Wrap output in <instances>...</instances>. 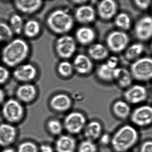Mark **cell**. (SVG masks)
I'll return each instance as SVG.
<instances>
[{
  "mask_svg": "<svg viewBox=\"0 0 152 152\" xmlns=\"http://www.w3.org/2000/svg\"><path fill=\"white\" fill-rule=\"evenodd\" d=\"M111 137L108 133H102L98 139L99 143L102 146L110 144Z\"/></svg>",
  "mask_w": 152,
  "mask_h": 152,
  "instance_id": "38",
  "label": "cell"
},
{
  "mask_svg": "<svg viewBox=\"0 0 152 152\" xmlns=\"http://www.w3.org/2000/svg\"><path fill=\"white\" fill-rule=\"evenodd\" d=\"M72 1L77 4H81L87 1L88 0H71Z\"/></svg>",
  "mask_w": 152,
  "mask_h": 152,
  "instance_id": "43",
  "label": "cell"
},
{
  "mask_svg": "<svg viewBox=\"0 0 152 152\" xmlns=\"http://www.w3.org/2000/svg\"><path fill=\"white\" fill-rule=\"evenodd\" d=\"M16 9L22 13L31 14L38 10L42 4V0H13Z\"/></svg>",
  "mask_w": 152,
  "mask_h": 152,
  "instance_id": "19",
  "label": "cell"
},
{
  "mask_svg": "<svg viewBox=\"0 0 152 152\" xmlns=\"http://www.w3.org/2000/svg\"><path fill=\"white\" fill-rule=\"evenodd\" d=\"M11 74L13 79L20 84L31 83L36 78L37 70L33 64L24 62L13 69Z\"/></svg>",
  "mask_w": 152,
  "mask_h": 152,
  "instance_id": "7",
  "label": "cell"
},
{
  "mask_svg": "<svg viewBox=\"0 0 152 152\" xmlns=\"http://www.w3.org/2000/svg\"><path fill=\"white\" fill-rule=\"evenodd\" d=\"M144 50V46L141 43L133 44L126 48L125 57L128 60L132 61L137 59L142 55Z\"/></svg>",
  "mask_w": 152,
  "mask_h": 152,
  "instance_id": "27",
  "label": "cell"
},
{
  "mask_svg": "<svg viewBox=\"0 0 152 152\" xmlns=\"http://www.w3.org/2000/svg\"><path fill=\"white\" fill-rule=\"evenodd\" d=\"M17 135V130L14 125L8 122L0 124V145L7 146L12 144Z\"/></svg>",
  "mask_w": 152,
  "mask_h": 152,
  "instance_id": "15",
  "label": "cell"
},
{
  "mask_svg": "<svg viewBox=\"0 0 152 152\" xmlns=\"http://www.w3.org/2000/svg\"><path fill=\"white\" fill-rule=\"evenodd\" d=\"M39 23L34 20H30L24 24L23 32L24 35L29 38L36 37L40 31Z\"/></svg>",
  "mask_w": 152,
  "mask_h": 152,
  "instance_id": "26",
  "label": "cell"
},
{
  "mask_svg": "<svg viewBox=\"0 0 152 152\" xmlns=\"http://www.w3.org/2000/svg\"><path fill=\"white\" fill-rule=\"evenodd\" d=\"M77 141L72 135L61 134L55 141L54 148L56 152H75L77 151Z\"/></svg>",
  "mask_w": 152,
  "mask_h": 152,
  "instance_id": "14",
  "label": "cell"
},
{
  "mask_svg": "<svg viewBox=\"0 0 152 152\" xmlns=\"http://www.w3.org/2000/svg\"><path fill=\"white\" fill-rule=\"evenodd\" d=\"M151 50L152 51V42L151 45Z\"/></svg>",
  "mask_w": 152,
  "mask_h": 152,
  "instance_id": "45",
  "label": "cell"
},
{
  "mask_svg": "<svg viewBox=\"0 0 152 152\" xmlns=\"http://www.w3.org/2000/svg\"><path fill=\"white\" fill-rule=\"evenodd\" d=\"M138 134L134 128L126 125L119 129L111 137V145L116 152H124L136 143Z\"/></svg>",
  "mask_w": 152,
  "mask_h": 152,
  "instance_id": "2",
  "label": "cell"
},
{
  "mask_svg": "<svg viewBox=\"0 0 152 152\" xmlns=\"http://www.w3.org/2000/svg\"><path fill=\"white\" fill-rule=\"evenodd\" d=\"M4 1H9V0H4Z\"/></svg>",
  "mask_w": 152,
  "mask_h": 152,
  "instance_id": "47",
  "label": "cell"
},
{
  "mask_svg": "<svg viewBox=\"0 0 152 152\" xmlns=\"http://www.w3.org/2000/svg\"><path fill=\"white\" fill-rule=\"evenodd\" d=\"M118 5L114 0H102L98 6L99 16L104 20H110L117 12Z\"/></svg>",
  "mask_w": 152,
  "mask_h": 152,
  "instance_id": "18",
  "label": "cell"
},
{
  "mask_svg": "<svg viewBox=\"0 0 152 152\" xmlns=\"http://www.w3.org/2000/svg\"><path fill=\"white\" fill-rule=\"evenodd\" d=\"M115 23L116 26L122 30H128L132 26L131 18L125 12L119 13L116 16Z\"/></svg>",
  "mask_w": 152,
  "mask_h": 152,
  "instance_id": "29",
  "label": "cell"
},
{
  "mask_svg": "<svg viewBox=\"0 0 152 152\" xmlns=\"http://www.w3.org/2000/svg\"><path fill=\"white\" fill-rule=\"evenodd\" d=\"M114 69L110 67L106 63H104L98 67L96 75L101 80L110 81L113 80Z\"/></svg>",
  "mask_w": 152,
  "mask_h": 152,
  "instance_id": "28",
  "label": "cell"
},
{
  "mask_svg": "<svg viewBox=\"0 0 152 152\" xmlns=\"http://www.w3.org/2000/svg\"><path fill=\"white\" fill-rule=\"evenodd\" d=\"M132 122L140 126H145L152 123V107L142 105L136 108L131 116Z\"/></svg>",
  "mask_w": 152,
  "mask_h": 152,
  "instance_id": "12",
  "label": "cell"
},
{
  "mask_svg": "<svg viewBox=\"0 0 152 152\" xmlns=\"http://www.w3.org/2000/svg\"><path fill=\"white\" fill-rule=\"evenodd\" d=\"M98 146L95 142L85 139L77 146V152H97Z\"/></svg>",
  "mask_w": 152,
  "mask_h": 152,
  "instance_id": "33",
  "label": "cell"
},
{
  "mask_svg": "<svg viewBox=\"0 0 152 152\" xmlns=\"http://www.w3.org/2000/svg\"><path fill=\"white\" fill-rule=\"evenodd\" d=\"M14 35L9 25L0 22V44H6L13 38Z\"/></svg>",
  "mask_w": 152,
  "mask_h": 152,
  "instance_id": "32",
  "label": "cell"
},
{
  "mask_svg": "<svg viewBox=\"0 0 152 152\" xmlns=\"http://www.w3.org/2000/svg\"><path fill=\"white\" fill-rule=\"evenodd\" d=\"M6 99V94H5V91L1 87H0V107Z\"/></svg>",
  "mask_w": 152,
  "mask_h": 152,
  "instance_id": "42",
  "label": "cell"
},
{
  "mask_svg": "<svg viewBox=\"0 0 152 152\" xmlns=\"http://www.w3.org/2000/svg\"><path fill=\"white\" fill-rule=\"evenodd\" d=\"M151 8H152V3L151 5Z\"/></svg>",
  "mask_w": 152,
  "mask_h": 152,
  "instance_id": "46",
  "label": "cell"
},
{
  "mask_svg": "<svg viewBox=\"0 0 152 152\" xmlns=\"http://www.w3.org/2000/svg\"><path fill=\"white\" fill-rule=\"evenodd\" d=\"M106 64L113 69L117 68L118 64V59L115 56H111L107 60Z\"/></svg>",
  "mask_w": 152,
  "mask_h": 152,
  "instance_id": "39",
  "label": "cell"
},
{
  "mask_svg": "<svg viewBox=\"0 0 152 152\" xmlns=\"http://www.w3.org/2000/svg\"><path fill=\"white\" fill-rule=\"evenodd\" d=\"M130 72L133 78L138 81L152 79V58L144 57L136 60L131 65Z\"/></svg>",
  "mask_w": 152,
  "mask_h": 152,
  "instance_id": "5",
  "label": "cell"
},
{
  "mask_svg": "<svg viewBox=\"0 0 152 152\" xmlns=\"http://www.w3.org/2000/svg\"><path fill=\"white\" fill-rule=\"evenodd\" d=\"M72 104L71 98L69 96L65 94L55 95L50 101L51 107L58 112H63L68 110L71 108Z\"/></svg>",
  "mask_w": 152,
  "mask_h": 152,
  "instance_id": "17",
  "label": "cell"
},
{
  "mask_svg": "<svg viewBox=\"0 0 152 152\" xmlns=\"http://www.w3.org/2000/svg\"><path fill=\"white\" fill-rule=\"evenodd\" d=\"M47 25L50 29L57 34L69 32L74 25V20L68 12L57 10L52 12L47 19Z\"/></svg>",
  "mask_w": 152,
  "mask_h": 152,
  "instance_id": "4",
  "label": "cell"
},
{
  "mask_svg": "<svg viewBox=\"0 0 152 152\" xmlns=\"http://www.w3.org/2000/svg\"><path fill=\"white\" fill-rule=\"evenodd\" d=\"M133 78L130 71L126 69L117 67L114 69L113 80H115L121 87H130L133 81Z\"/></svg>",
  "mask_w": 152,
  "mask_h": 152,
  "instance_id": "21",
  "label": "cell"
},
{
  "mask_svg": "<svg viewBox=\"0 0 152 152\" xmlns=\"http://www.w3.org/2000/svg\"><path fill=\"white\" fill-rule=\"evenodd\" d=\"M129 42L128 35L121 30L113 31L108 35L106 39L107 48L116 53L126 49Z\"/></svg>",
  "mask_w": 152,
  "mask_h": 152,
  "instance_id": "8",
  "label": "cell"
},
{
  "mask_svg": "<svg viewBox=\"0 0 152 152\" xmlns=\"http://www.w3.org/2000/svg\"><path fill=\"white\" fill-rule=\"evenodd\" d=\"M11 77L10 69L3 64L0 65V87L7 84Z\"/></svg>",
  "mask_w": 152,
  "mask_h": 152,
  "instance_id": "36",
  "label": "cell"
},
{
  "mask_svg": "<svg viewBox=\"0 0 152 152\" xmlns=\"http://www.w3.org/2000/svg\"><path fill=\"white\" fill-rule=\"evenodd\" d=\"M46 128L49 133L52 135L55 136L61 135L64 129L63 123L56 119L49 120L46 125Z\"/></svg>",
  "mask_w": 152,
  "mask_h": 152,
  "instance_id": "31",
  "label": "cell"
},
{
  "mask_svg": "<svg viewBox=\"0 0 152 152\" xmlns=\"http://www.w3.org/2000/svg\"><path fill=\"white\" fill-rule=\"evenodd\" d=\"M140 152H152V142L147 141L143 144Z\"/></svg>",
  "mask_w": 152,
  "mask_h": 152,
  "instance_id": "41",
  "label": "cell"
},
{
  "mask_svg": "<svg viewBox=\"0 0 152 152\" xmlns=\"http://www.w3.org/2000/svg\"><path fill=\"white\" fill-rule=\"evenodd\" d=\"M74 70L81 75H86L91 72L94 64L91 58L84 54L77 55L73 61Z\"/></svg>",
  "mask_w": 152,
  "mask_h": 152,
  "instance_id": "16",
  "label": "cell"
},
{
  "mask_svg": "<svg viewBox=\"0 0 152 152\" xmlns=\"http://www.w3.org/2000/svg\"><path fill=\"white\" fill-rule=\"evenodd\" d=\"M2 152H15V151L13 149L11 148H7L3 150Z\"/></svg>",
  "mask_w": 152,
  "mask_h": 152,
  "instance_id": "44",
  "label": "cell"
},
{
  "mask_svg": "<svg viewBox=\"0 0 152 152\" xmlns=\"http://www.w3.org/2000/svg\"><path fill=\"white\" fill-rule=\"evenodd\" d=\"M148 93L145 88L141 85H136L130 86L124 93L126 102L132 104L142 102L146 100Z\"/></svg>",
  "mask_w": 152,
  "mask_h": 152,
  "instance_id": "13",
  "label": "cell"
},
{
  "mask_svg": "<svg viewBox=\"0 0 152 152\" xmlns=\"http://www.w3.org/2000/svg\"><path fill=\"white\" fill-rule=\"evenodd\" d=\"M78 21L82 23H88L94 21L95 18L94 10L89 5H82L79 7L75 12Z\"/></svg>",
  "mask_w": 152,
  "mask_h": 152,
  "instance_id": "22",
  "label": "cell"
},
{
  "mask_svg": "<svg viewBox=\"0 0 152 152\" xmlns=\"http://www.w3.org/2000/svg\"><path fill=\"white\" fill-rule=\"evenodd\" d=\"M136 37L140 41L145 42L152 37V16H145L140 18L134 28Z\"/></svg>",
  "mask_w": 152,
  "mask_h": 152,
  "instance_id": "10",
  "label": "cell"
},
{
  "mask_svg": "<svg viewBox=\"0 0 152 152\" xmlns=\"http://www.w3.org/2000/svg\"><path fill=\"white\" fill-rule=\"evenodd\" d=\"M18 152H39V147L32 141H26L19 145Z\"/></svg>",
  "mask_w": 152,
  "mask_h": 152,
  "instance_id": "35",
  "label": "cell"
},
{
  "mask_svg": "<svg viewBox=\"0 0 152 152\" xmlns=\"http://www.w3.org/2000/svg\"><path fill=\"white\" fill-rule=\"evenodd\" d=\"M137 7L142 10L148 9L151 7L152 3V0H133Z\"/></svg>",
  "mask_w": 152,
  "mask_h": 152,
  "instance_id": "37",
  "label": "cell"
},
{
  "mask_svg": "<svg viewBox=\"0 0 152 152\" xmlns=\"http://www.w3.org/2000/svg\"><path fill=\"white\" fill-rule=\"evenodd\" d=\"M102 124L96 121H92L86 123L83 130L85 139L95 142L98 140L103 133Z\"/></svg>",
  "mask_w": 152,
  "mask_h": 152,
  "instance_id": "20",
  "label": "cell"
},
{
  "mask_svg": "<svg viewBox=\"0 0 152 152\" xmlns=\"http://www.w3.org/2000/svg\"><path fill=\"white\" fill-rule=\"evenodd\" d=\"M88 52L90 58L96 61L103 60L109 55L108 48L101 43L94 44L90 45Z\"/></svg>",
  "mask_w": 152,
  "mask_h": 152,
  "instance_id": "24",
  "label": "cell"
},
{
  "mask_svg": "<svg viewBox=\"0 0 152 152\" xmlns=\"http://www.w3.org/2000/svg\"><path fill=\"white\" fill-rule=\"evenodd\" d=\"M86 123V118L83 113L80 112H72L66 116L63 125L64 129L73 135L83 132Z\"/></svg>",
  "mask_w": 152,
  "mask_h": 152,
  "instance_id": "6",
  "label": "cell"
},
{
  "mask_svg": "<svg viewBox=\"0 0 152 152\" xmlns=\"http://www.w3.org/2000/svg\"><path fill=\"white\" fill-rule=\"evenodd\" d=\"M30 53V46L26 40L20 37L13 38L0 50V60L3 65L13 69L26 62Z\"/></svg>",
  "mask_w": 152,
  "mask_h": 152,
  "instance_id": "1",
  "label": "cell"
},
{
  "mask_svg": "<svg viewBox=\"0 0 152 152\" xmlns=\"http://www.w3.org/2000/svg\"><path fill=\"white\" fill-rule=\"evenodd\" d=\"M113 111L115 116L119 118H126L130 114V106L126 102L120 100L114 103Z\"/></svg>",
  "mask_w": 152,
  "mask_h": 152,
  "instance_id": "25",
  "label": "cell"
},
{
  "mask_svg": "<svg viewBox=\"0 0 152 152\" xmlns=\"http://www.w3.org/2000/svg\"><path fill=\"white\" fill-rule=\"evenodd\" d=\"M55 49L59 57L69 58L74 55L77 49L75 40L70 36H62L56 41Z\"/></svg>",
  "mask_w": 152,
  "mask_h": 152,
  "instance_id": "9",
  "label": "cell"
},
{
  "mask_svg": "<svg viewBox=\"0 0 152 152\" xmlns=\"http://www.w3.org/2000/svg\"><path fill=\"white\" fill-rule=\"evenodd\" d=\"M24 25L23 19L19 15L14 14L11 16L9 26L14 35H20L22 33Z\"/></svg>",
  "mask_w": 152,
  "mask_h": 152,
  "instance_id": "30",
  "label": "cell"
},
{
  "mask_svg": "<svg viewBox=\"0 0 152 152\" xmlns=\"http://www.w3.org/2000/svg\"><path fill=\"white\" fill-rule=\"evenodd\" d=\"M77 41L83 45H88L93 42L95 38L94 31L88 27H82L77 29L76 33Z\"/></svg>",
  "mask_w": 152,
  "mask_h": 152,
  "instance_id": "23",
  "label": "cell"
},
{
  "mask_svg": "<svg viewBox=\"0 0 152 152\" xmlns=\"http://www.w3.org/2000/svg\"><path fill=\"white\" fill-rule=\"evenodd\" d=\"M39 152H55L54 147L49 144L43 143L39 146Z\"/></svg>",
  "mask_w": 152,
  "mask_h": 152,
  "instance_id": "40",
  "label": "cell"
},
{
  "mask_svg": "<svg viewBox=\"0 0 152 152\" xmlns=\"http://www.w3.org/2000/svg\"><path fill=\"white\" fill-rule=\"evenodd\" d=\"M57 69L58 74L64 77H70L74 70L73 64L67 61L61 62L58 65Z\"/></svg>",
  "mask_w": 152,
  "mask_h": 152,
  "instance_id": "34",
  "label": "cell"
},
{
  "mask_svg": "<svg viewBox=\"0 0 152 152\" xmlns=\"http://www.w3.org/2000/svg\"><path fill=\"white\" fill-rule=\"evenodd\" d=\"M0 111L5 122L12 125L21 122L26 113L24 104L15 97L5 99L0 107Z\"/></svg>",
  "mask_w": 152,
  "mask_h": 152,
  "instance_id": "3",
  "label": "cell"
},
{
  "mask_svg": "<svg viewBox=\"0 0 152 152\" xmlns=\"http://www.w3.org/2000/svg\"><path fill=\"white\" fill-rule=\"evenodd\" d=\"M36 87L31 83L20 84L15 91V98L24 104H28L34 100L37 95Z\"/></svg>",
  "mask_w": 152,
  "mask_h": 152,
  "instance_id": "11",
  "label": "cell"
}]
</instances>
